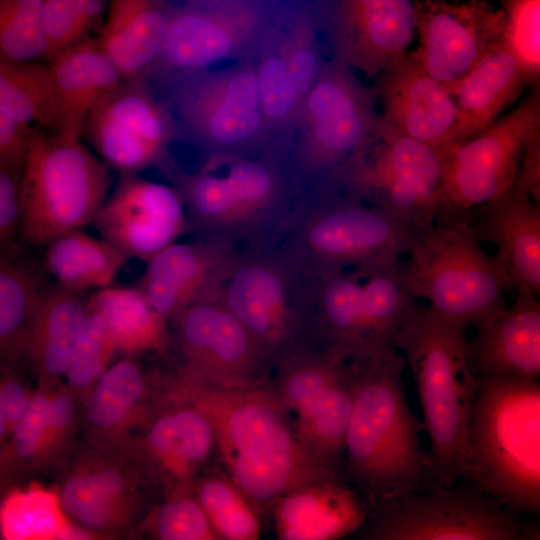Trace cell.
Returning <instances> with one entry per match:
<instances>
[{"label": "cell", "mask_w": 540, "mask_h": 540, "mask_svg": "<svg viewBox=\"0 0 540 540\" xmlns=\"http://www.w3.org/2000/svg\"><path fill=\"white\" fill-rule=\"evenodd\" d=\"M83 16L91 28L105 11L107 0H68Z\"/></svg>", "instance_id": "cell-53"}, {"label": "cell", "mask_w": 540, "mask_h": 540, "mask_svg": "<svg viewBox=\"0 0 540 540\" xmlns=\"http://www.w3.org/2000/svg\"><path fill=\"white\" fill-rule=\"evenodd\" d=\"M466 482L410 489L368 509L365 540H539V526Z\"/></svg>", "instance_id": "cell-9"}, {"label": "cell", "mask_w": 540, "mask_h": 540, "mask_svg": "<svg viewBox=\"0 0 540 540\" xmlns=\"http://www.w3.org/2000/svg\"><path fill=\"white\" fill-rule=\"evenodd\" d=\"M87 312L79 293L59 285L39 294L29 333L27 358L46 388L65 376L72 350Z\"/></svg>", "instance_id": "cell-34"}, {"label": "cell", "mask_w": 540, "mask_h": 540, "mask_svg": "<svg viewBox=\"0 0 540 540\" xmlns=\"http://www.w3.org/2000/svg\"><path fill=\"white\" fill-rule=\"evenodd\" d=\"M446 148L410 137L380 116L375 137L349 183L411 229L425 227L440 213Z\"/></svg>", "instance_id": "cell-15"}, {"label": "cell", "mask_w": 540, "mask_h": 540, "mask_svg": "<svg viewBox=\"0 0 540 540\" xmlns=\"http://www.w3.org/2000/svg\"><path fill=\"white\" fill-rule=\"evenodd\" d=\"M222 300L273 363L308 343L311 281L279 242L236 248Z\"/></svg>", "instance_id": "cell-12"}, {"label": "cell", "mask_w": 540, "mask_h": 540, "mask_svg": "<svg viewBox=\"0 0 540 540\" xmlns=\"http://www.w3.org/2000/svg\"><path fill=\"white\" fill-rule=\"evenodd\" d=\"M175 389L208 416L219 470L261 515L291 490L340 478L303 443L272 389L184 382Z\"/></svg>", "instance_id": "cell-1"}, {"label": "cell", "mask_w": 540, "mask_h": 540, "mask_svg": "<svg viewBox=\"0 0 540 540\" xmlns=\"http://www.w3.org/2000/svg\"><path fill=\"white\" fill-rule=\"evenodd\" d=\"M310 280L311 344L355 362L396 351V335L417 301L402 263L337 270Z\"/></svg>", "instance_id": "cell-7"}, {"label": "cell", "mask_w": 540, "mask_h": 540, "mask_svg": "<svg viewBox=\"0 0 540 540\" xmlns=\"http://www.w3.org/2000/svg\"><path fill=\"white\" fill-rule=\"evenodd\" d=\"M83 134L98 157L121 175L151 167L166 171L174 135L169 110L138 80H124L89 114Z\"/></svg>", "instance_id": "cell-18"}, {"label": "cell", "mask_w": 540, "mask_h": 540, "mask_svg": "<svg viewBox=\"0 0 540 540\" xmlns=\"http://www.w3.org/2000/svg\"><path fill=\"white\" fill-rule=\"evenodd\" d=\"M193 494L219 539L259 538L262 515L219 469L201 475Z\"/></svg>", "instance_id": "cell-41"}, {"label": "cell", "mask_w": 540, "mask_h": 540, "mask_svg": "<svg viewBox=\"0 0 540 540\" xmlns=\"http://www.w3.org/2000/svg\"><path fill=\"white\" fill-rule=\"evenodd\" d=\"M468 224L480 242L497 248L514 291L540 294V205L513 184L496 198L468 212Z\"/></svg>", "instance_id": "cell-28"}, {"label": "cell", "mask_w": 540, "mask_h": 540, "mask_svg": "<svg viewBox=\"0 0 540 540\" xmlns=\"http://www.w3.org/2000/svg\"><path fill=\"white\" fill-rule=\"evenodd\" d=\"M18 170L0 166V253L20 257V178Z\"/></svg>", "instance_id": "cell-48"}, {"label": "cell", "mask_w": 540, "mask_h": 540, "mask_svg": "<svg viewBox=\"0 0 540 540\" xmlns=\"http://www.w3.org/2000/svg\"><path fill=\"white\" fill-rule=\"evenodd\" d=\"M272 389L303 443L341 477L354 399L351 365L331 351L302 344L281 356Z\"/></svg>", "instance_id": "cell-13"}, {"label": "cell", "mask_w": 540, "mask_h": 540, "mask_svg": "<svg viewBox=\"0 0 540 540\" xmlns=\"http://www.w3.org/2000/svg\"><path fill=\"white\" fill-rule=\"evenodd\" d=\"M92 223L101 238L128 258L145 262L187 231L178 190L137 174L121 175Z\"/></svg>", "instance_id": "cell-22"}, {"label": "cell", "mask_w": 540, "mask_h": 540, "mask_svg": "<svg viewBox=\"0 0 540 540\" xmlns=\"http://www.w3.org/2000/svg\"><path fill=\"white\" fill-rule=\"evenodd\" d=\"M354 399L345 441L342 480L368 509L400 492L435 485L429 453L420 444L423 421L410 410L398 351L367 361H347Z\"/></svg>", "instance_id": "cell-2"}, {"label": "cell", "mask_w": 540, "mask_h": 540, "mask_svg": "<svg viewBox=\"0 0 540 540\" xmlns=\"http://www.w3.org/2000/svg\"><path fill=\"white\" fill-rule=\"evenodd\" d=\"M114 353L102 317L87 303V312L65 373L68 391L74 398L88 395L107 369L108 362Z\"/></svg>", "instance_id": "cell-42"}, {"label": "cell", "mask_w": 540, "mask_h": 540, "mask_svg": "<svg viewBox=\"0 0 540 540\" xmlns=\"http://www.w3.org/2000/svg\"><path fill=\"white\" fill-rule=\"evenodd\" d=\"M378 75L385 121L436 148L461 142L460 115L447 85L432 78L412 52L396 57Z\"/></svg>", "instance_id": "cell-25"}, {"label": "cell", "mask_w": 540, "mask_h": 540, "mask_svg": "<svg viewBox=\"0 0 540 540\" xmlns=\"http://www.w3.org/2000/svg\"><path fill=\"white\" fill-rule=\"evenodd\" d=\"M270 512L283 540H335L364 524L368 507L341 478L298 487L280 496Z\"/></svg>", "instance_id": "cell-30"}, {"label": "cell", "mask_w": 540, "mask_h": 540, "mask_svg": "<svg viewBox=\"0 0 540 540\" xmlns=\"http://www.w3.org/2000/svg\"><path fill=\"white\" fill-rule=\"evenodd\" d=\"M43 0H0V59L29 62L45 58Z\"/></svg>", "instance_id": "cell-43"}, {"label": "cell", "mask_w": 540, "mask_h": 540, "mask_svg": "<svg viewBox=\"0 0 540 540\" xmlns=\"http://www.w3.org/2000/svg\"><path fill=\"white\" fill-rule=\"evenodd\" d=\"M0 536L7 540H80L95 534L70 521L57 492L31 484L2 495Z\"/></svg>", "instance_id": "cell-38"}, {"label": "cell", "mask_w": 540, "mask_h": 540, "mask_svg": "<svg viewBox=\"0 0 540 540\" xmlns=\"http://www.w3.org/2000/svg\"><path fill=\"white\" fill-rule=\"evenodd\" d=\"M413 229L380 207L342 202L312 208L301 196L278 241L307 276L400 262Z\"/></svg>", "instance_id": "cell-11"}, {"label": "cell", "mask_w": 540, "mask_h": 540, "mask_svg": "<svg viewBox=\"0 0 540 540\" xmlns=\"http://www.w3.org/2000/svg\"><path fill=\"white\" fill-rule=\"evenodd\" d=\"M45 59L82 41L91 26L68 0H43L41 10Z\"/></svg>", "instance_id": "cell-47"}, {"label": "cell", "mask_w": 540, "mask_h": 540, "mask_svg": "<svg viewBox=\"0 0 540 540\" xmlns=\"http://www.w3.org/2000/svg\"><path fill=\"white\" fill-rule=\"evenodd\" d=\"M407 253L409 291L442 318L478 329L506 309L512 283L500 258L482 248L468 214L443 213L413 230Z\"/></svg>", "instance_id": "cell-6"}, {"label": "cell", "mask_w": 540, "mask_h": 540, "mask_svg": "<svg viewBox=\"0 0 540 540\" xmlns=\"http://www.w3.org/2000/svg\"><path fill=\"white\" fill-rule=\"evenodd\" d=\"M235 251L215 240L176 241L146 261L137 287L170 322L190 305L222 297Z\"/></svg>", "instance_id": "cell-24"}, {"label": "cell", "mask_w": 540, "mask_h": 540, "mask_svg": "<svg viewBox=\"0 0 540 540\" xmlns=\"http://www.w3.org/2000/svg\"><path fill=\"white\" fill-rule=\"evenodd\" d=\"M74 396L69 391L50 392L48 414V461L63 448L75 422Z\"/></svg>", "instance_id": "cell-49"}, {"label": "cell", "mask_w": 540, "mask_h": 540, "mask_svg": "<svg viewBox=\"0 0 540 540\" xmlns=\"http://www.w3.org/2000/svg\"><path fill=\"white\" fill-rule=\"evenodd\" d=\"M502 44L515 58L529 82L540 75V0H503Z\"/></svg>", "instance_id": "cell-44"}, {"label": "cell", "mask_w": 540, "mask_h": 540, "mask_svg": "<svg viewBox=\"0 0 540 540\" xmlns=\"http://www.w3.org/2000/svg\"><path fill=\"white\" fill-rule=\"evenodd\" d=\"M255 61L260 101L269 133L294 127L302 103L322 62L318 26L310 12H300L286 29L270 28Z\"/></svg>", "instance_id": "cell-23"}, {"label": "cell", "mask_w": 540, "mask_h": 540, "mask_svg": "<svg viewBox=\"0 0 540 540\" xmlns=\"http://www.w3.org/2000/svg\"><path fill=\"white\" fill-rule=\"evenodd\" d=\"M182 75L174 95L176 109L208 155L256 157L279 150L269 142L255 61Z\"/></svg>", "instance_id": "cell-14"}, {"label": "cell", "mask_w": 540, "mask_h": 540, "mask_svg": "<svg viewBox=\"0 0 540 540\" xmlns=\"http://www.w3.org/2000/svg\"><path fill=\"white\" fill-rule=\"evenodd\" d=\"M34 129L0 111V166L22 171Z\"/></svg>", "instance_id": "cell-50"}, {"label": "cell", "mask_w": 540, "mask_h": 540, "mask_svg": "<svg viewBox=\"0 0 540 540\" xmlns=\"http://www.w3.org/2000/svg\"><path fill=\"white\" fill-rule=\"evenodd\" d=\"M20 257L0 253V369L27 358L32 319L43 288Z\"/></svg>", "instance_id": "cell-39"}, {"label": "cell", "mask_w": 540, "mask_h": 540, "mask_svg": "<svg viewBox=\"0 0 540 540\" xmlns=\"http://www.w3.org/2000/svg\"><path fill=\"white\" fill-rule=\"evenodd\" d=\"M171 7L167 0H111L96 41L124 80H138L154 64Z\"/></svg>", "instance_id": "cell-33"}, {"label": "cell", "mask_w": 540, "mask_h": 540, "mask_svg": "<svg viewBox=\"0 0 540 540\" xmlns=\"http://www.w3.org/2000/svg\"><path fill=\"white\" fill-rule=\"evenodd\" d=\"M419 46L412 52L435 80L449 85L502 43L504 12L485 0L415 4Z\"/></svg>", "instance_id": "cell-21"}, {"label": "cell", "mask_w": 540, "mask_h": 540, "mask_svg": "<svg viewBox=\"0 0 540 540\" xmlns=\"http://www.w3.org/2000/svg\"><path fill=\"white\" fill-rule=\"evenodd\" d=\"M87 303L102 317L114 352L128 356L168 353L172 344L169 321L150 306L137 286L99 289Z\"/></svg>", "instance_id": "cell-35"}, {"label": "cell", "mask_w": 540, "mask_h": 540, "mask_svg": "<svg viewBox=\"0 0 540 540\" xmlns=\"http://www.w3.org/2000/svg\"><path fill=\"white\" fill-rule=\"evenodd\" d=\"M57 104L55 133L80 139L93 108L123 77L96 41L82 40L50 61Z\"/></svg>", "instance_id": "cell-31"}, {"label": "cell", "mask_w": 540, "mask_h": 540, "mask_svg": "<svg viewBox=\"0 0 540 540\" xmlns=\"http://www.w3.org/2000/svg\"><path fill=\"white\" fill-rule=\"evenodd\" d=\"M50 392L46 388L32 393L29 407L15 425L6 452L18 471L48 462V414Z\"/></svg>", "instance_id": "cell-46"}, {"label": "cell", "mask_w": 540, "mask_h": 540, "mask_svg": "<svg viewBox=\"0 0 540 540\" xmlns=\"http://www.w3.org/2000/svg\"><path fill=\"white\" fill-rule=\"evenodd\" d=\"M166 174L182 198L194 239L235 248L278 242L303 193L282 150L256 157L208 155L195 173L173 165Z\"/></svg>", "instance_id": "cell-3"}, {"label": "cell", "mask_w": 540, "mask_h": 540, "mask_svg": "<svg viewBox=\"0 0 540 540\" xmlns=\"http://www.w3.org/2000/svg\"><path fill=\"white\" fill-rule=\"evenodd\" d=\"M462 478L520 515L539 516V378L477 377Z\"/></svg>", "instance_id": "cell-4"}, {"label": "cell", "mask_w": 540, "mask_h": 540, "mask_svg": "<svg viewBox=\"0 0 540 540\" xmlns=\"http://www.w3.org/2000/svg\"><path fill=\"white\" fill-rule=\"evenodd\" d=\"M148 382V376L132 359L107 367L85 397L86 424L99 441H116L121 431L140 418Z\"/></svg>", "instance_id": "cell-37"}, {"label": "cell", "mask_w": 540, "mask_h": 540, "mask_svg": "<svg viewBox=\"0 0 540 540\" xmlns=\"http://www.w3.org/2000/svg\"><path fill=\"white\" fill-rule=\"evenodd\" d=\"M109 184L108 166L80 139L35 128L20 178L21 242L45 246L92 223Z\"/></svg>", "instance_id": "cell-8"}, {"label": "cell", "mask_w": 540, "mask_h": 540, "mask_svg": "<svg viewBox=\"0 0 540 540\" xmlns=\"http://www.w3.org/2000/svg\"><path fill=\"white\" fill-rule=\"evenodd\" d=\"M45 246V267L55 284L77 293L111 286L128 259L105 239L82 229L65 232Z\"/></svg>", "instance_id": "cell-36"}, {"label": "cell", "mask_w": 540, "mask_h": 540, "mask_svg": "<svg viewBox=\"0 0 540 540\" xmlns=\"http://www.w3.org/2000/svg\"><path fill=\"white\" fill-rule=\"evenodd\" d=\"M144 526L161 540H217L205 512L193 492L166 496L144 521Z\"/></svg>", "instance_id": "cell-45"}, {"label": "cell", "mask_w": 540, "mask_h": 540, "mask_svg": "<svg viewBox=\"0 0 540 540\" xmlns=\"http://www.w3.org/2000/svg\"><path fill=\"white\" fill-rule=\"evenodd\" d=\"M16 472L17 470L8 456L4 444L0 443V496L6 492V488L11 484Z\"/></svg>", "instance_id": "cell-54"}, {"label": "cell", "mask_w": 540, "mask_h": 540, "mask_svg": "<svg viewBox=\"0 0 540 540\" xmlns=\"http://www.w3.org/2000/svg\"><path fill=\"white\" fill-rule=\"evenodd\" d=\"M268 24L263 1L184 2L170 9L152 67L184 74L246 54Z\"/></svg>", "instance_id": "cell-19"}, {"label": "cell", "mask_w": 540, "mask_h": 540, "mask_svg": "<svg viewBox=\"0 0 540 540\" xmlns=\"http://www.w3.org/2000/svg\"><path fill=\"white\" fill-rule=\"evenodd\" d=\"M0 111L24 124L56 130L57 104L49 66L0 59Z\"/></svg>", "instance_id": "cell-40"}, {"label": "cell", "mask_w": 540, "mask_h": 540, "mask_svg": "<svg viewBox=\"0 0 540 540\" xmlns=\"http://www.w3.org/2000/svg\"><path fill=\"white\" fill-rule=\"evenodd\" d=\"M510 307L467 339L466 356L476 376H540V303L528 289H519Z\"/></svg>", "instance_id": "cell-29"}, {"label": "cell", "mask_w": 540, "mask_h": 540, "mask_svg": "<svg viewBox=\"0 0 540 540\" xmlns=\"http://www.w3.org/2000/svg\"><path fill=\"white\" fill-rule=\"evenodd\" d=\"M170 322L181 358L178 380L224 387L261 386L273 363L222 297L195 303Z\"/></svg>", "instance_id": "cell-17"}, {"label": "cell", "mask_w": 540, "mask_h": 540, "mask_svg": "<svg viewBox=\"0 0 540 540\" xmlns=\"http://www.w3.org/2000/svg\"><path fill=\"white\" fill-rule=\"evenodd\" d=\"M242 1H263V0H185V2H242Z\"/></svg>", "instance_id": "cell-56"}, {"label": "cell", "mask_w": 540, "mask_h": 540, "mask_svg": "<svg viewBox=\"0 0 540 540\" xmlns=\"http://www.w3.org/2000/svg\"><path fill=\"white\" fill-rule=\"evenodd\" d=\"M513 185L540 205V131L527 143Z\"/></svg>", "instance_id": "cell-52"}, {"label": "cell", "mask_w": 540, "mask_h": 540, "mask_svg": "<svg viewBox=\"0 0 540 540\" xmlns=\"http://www.w3.org/2000/svg\"><path fill=\"white\" fill-rule=\"evenodd\" d=\"M11 370L0 369V404L12 431L26 413L32 393L12 376Z\"/></svg>", "instance_id": "cell-51"}, {"label": "cell", "mask_w": 540, "mask_h": 540, "mask_svg": "<svg viewBox=\"0 0 540 540\" xmlns=\"http://www.w3.org/2000/svg\"><path fill=\"white\" fill-rule=\"evenodd\" d=\"M10 434V425L0 404V443L3 444V442L10 436Z\"/></svg>", "instance_id": "cell-55"}, {"label": "cell", "mask_w": 540, "mask_h": 540, "mask_svg": "<svg viewBox=\"0 0 540 540\" xmlns=\"http://www.w3.org/2000/svg\"><path fill=\"white\" fill-rule=\"evenodd\" d=\"M527 83L528 77L501 43L447 85L460 115L461 142L493 123Z\"/></svg>", "instance_id": "cell-32"}, {"label": "cell", "mask_w": 540, "mask_h": 540, "mask_svg": "<svg viewBox=\"0 0 540 540\" xmlns=\"http://www.w3.org/2000/svg\"><path fill=\"white\" fill-rule=\"evenodd\" d=\"M466 328L416 301L396 335L416 383L430 442L431 477L451 487L462 478L477 377L467 363Z\"/></svg>", "instance_id": "cell-5"}, {"label": "cell", "mask_w": 540, "mask_h": 540, "mask_svg": "<svg viewBox=\"0 0 540 540\" xmlns=\"http://www.w3.org/2000/svg\"><path fill=\"white\" fill-rule=\"evenodd\" d=\"M174 392V401L146 419L131 459L143 479L158 486L165 496L193 492L216 458L210 419L193 401Z\"/></svg>", "instance_id": "cell-20"}, {"label": "cell", "mask_w": 540, "mask_h": 540, "mask_svg": "<svg viewBox=\"0 0 540 540\" xmlns=\"http://www.w3.org/2000/svg\"><path fill=\"white\" fill-rule=\"evenodd\" d=\"M372 100L352 69L336 59L322 62L300 108L297 137L288 153L301 187L322 173H338L349 181L376 134L380 116Z\"/></svg>", "instance_id": "cell-10"}, {"label": "cell", "mask_w": 540, "mask_h": 540, "mask_svg": "<svg viewBox=\"0 0 540 540\" xmlns=\"http://www.w3.org/2000/svg\"><path fill=\"white\" fill-rule=\"evenodd\" d=\"M540 131L539 90L478 134L447 147L440 214H468L515 180L531 137Z\"/></svg>", "instance_id": "cell-16"}, {"label": "cell", "mask_w": 540, "mask_h": 540, "mask_svg": "<svg viewBox=\"0 0 540 540\" xmlns=\"http://www.w3.org/2000/svg\"><path fill=\"white\" fill-rule=\"evenodd\" d=\"M415 30L412 0H338L331 25L334 59L376 76L407 51Z\"/></svg>", "instance_id": "cell-26"}, {"label": "cell", "mask_w": 540, "mask_h": 540, "mask_svg": "<svg viewBox=\"0 0 540 540\" xmlns=\"http://www.w3.org/2000/svg\"><path fill=\"white\" fill-rule=\"evenodd\" d=\"M142 475L132 460L107 456L77 465L58 493L67 516L95 535L132 525L142 509Z\"/></svg>", "instance_id": "cell-27"}]
</instances>
